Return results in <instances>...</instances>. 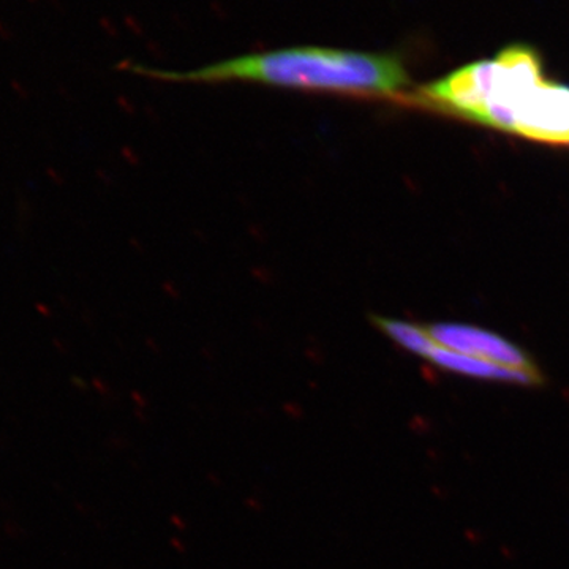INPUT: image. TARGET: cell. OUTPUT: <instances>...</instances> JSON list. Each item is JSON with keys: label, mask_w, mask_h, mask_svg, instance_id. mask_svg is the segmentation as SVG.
<instances>
[{"label": "cell", "mask_w": 569, "mask_h": 569, "mask_svg": "<svg viewBox=\"0 0 569 569\" xmlns=\"http://www.w3.org/2000/svg\"><path fill=\"white\" fill-rule=\"evenodd\" d=\"M134 71L163 81H247L291 91L339 93L396 102L410 92V77L399 56L328 47L253 52L189 71L144 67H137Z\"/></svg>", "instance_id": "2"}, {"label": "cell", "mask_w": 569, "mask_h": 569, "mask_svg": "<svg viewBox=\"0 0 569 569\" xmlns=\"http://www.w3.org/2000/svg\"><path fill=\"white\" fill-rule=\"evenodd\" d=\"M373 325L388 336L392 342L402 347L410 353L425 358L433 347L436 340L430 337L427 326L410 323V321L395 320V318L373 317Z\"/></svg>", "instance_id": "5"}, {"label": "cell", "mask_w": 569, "mask_h": 569, "mask_svg": "<svg viewBox=\"0 0 569 569\" xmlns=\"http://www.w3.org/2000/svg\"><path fill=\"white\" fill-rule=\"evenodd\" d=\"M427 331L438 346L448 350L507 367V369L541 373L529 353L488 329L462 323H436L427 326Z\"/></svg>", "instance_id": "3"}, {"label": "cell", "mask_w": 569, "mask_h": 569, "mask_svg": "<svg viewBox=\"0 0 569 569\" xmlns=\"http://www.w3.org/2000/svg\"><path fill=\"white\" fill-rule=\"evenodd\" d=\"M426 361L448 372L458 373V376L478 378V380L501 381V383L520 385V387H539L545 381L542 373L520 372V370L507 369L492 365V362L481 361V359L471 358V356L458 353V351L448 350V348L433 343Z\"/></svg>", "instance_id": "4"}, {"label": "cell", "mask_w": 569, "mask_h": 569, "mask_svg": "<svg viewBox=\"0 0 569 569\" xmlns=\"http://www.w3.org/2000/svg\"><path fill=\"white\" fill-rule=\"evenodd\" d=\"M402 103L548 144L569 146V88L546 77L541 54L512 44L408 92Z\"/></svg>", "instance_id": "1"}]
</instances>
